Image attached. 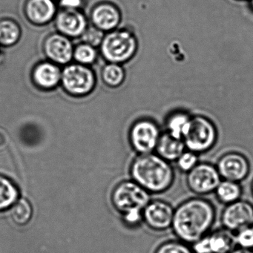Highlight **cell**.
Listing matches in <instances>:
<instances>
[{
    "label": "cell",
    "mask_w": 253,
    "mask_h": 253,
    "mask_svg": "<svg viewBox=\"0 0 253 253\" xmlns=\"http://www.w3.org/2000/svg\"><path fill=\"white\" fill-rule=\"evenodd\" d=\"M215 219L212 203L197 197L186 200L174 210L171 228L179 241L192 245L210 233Z\"/></svg>",
    "instance_id": "obj_1"
},
{
    "label": "cell",
    "mask_w": 253,
    "mask_h": 253,
    "mask_svg": "<svg viewBox=\"0 0 253 253\" xmlns=\"http://www.w3.org/2000/svg\"><path fill=\"white\" fill-rule=\"evenodd\" d=\"M129 173L131 180L150 194L167 192L175 178L171 163L156 153L137 155L131 162Z\"/></svg>",
    "instance_id": "obj_2"
},
{
    "label": "cell",
    "mask_w": 253,
    "mask_h": 253,
    "mask_svg": "<svg viewBox=\"0 0 253 253\" xmlns=\"http://www.w3.org/2000/svg\"><path fill=\"white\" fill-rule=\"evenodd\" d=\"M217 137L218 132L215 124L207 117L196 115L192 117L183 140L187 150L201 155L215 146Z\"/></svg>",
    "instance_id": "obj_3"
},
{
    "label": "cell",
    "mask_w": 253,
    "mask_h": 253,
    "mask_svg": "<svg viewBox=\"0 0 253 253\" xmlns=\"http://www.w3.org/2000/svg\"><path fill=\"white\" fill-rule=\"evenodd\" d=\"M151 194L134 180H126L118 183L112 194V202L121 214L143 211L151 201Z\"/></svg>",
    "instance_id": "obj_4"
},
{
    "label": "cell",
    "mask_w": 253,
    "mask_h": 253,
    "mask_svg": "<svg viewBox=\"0 0 253 253\" xmlns=\"http://www.w3.org/2000/svg\"><path fill=\"white\" fill-rule=\"evenodd\" d=\"M161 134V128L155 121L143 118L136 121L130 127L128 141L137 155L154 153Z\"/></svg>",
    "instance_id": "obj_5"
},
{
    "label": "cell",
    "mask_w": 253,
    "mask_h": 253,
    "mask_svg": "<svg viewBox=\"0 0 253 253\" xmlns=\"http://www.w3.org/2000/svg\"><path fill=\"white\" fill-rule=\"evenodd\" d=\"M137 48L136 38L127 31H117L109 34L103 40V55L113 63H125L135 54Z\"/></svg>",
    "instance_id": "obj_6"
},
{
    "label": "cell",
    "mask_w": 253,
    "mask_h": 253,
    "mask_svg": "<svg viewBox=\"0 0 253 253\" xmlns=\"http://www.w3.org/2000/svg\"><path fill=\"white\" fill-rule=\"evenodd\" d=\"M221 180L217 167L210 163H199L186 176L188 188L198 196L214 192Z\"/></svg>",
    "instance_id": "obj_7"
},
{
    "label": "cell",
    "mask_w": 253,
    "mask_h": 253,
    "mask_svg": "<svg viewBox=\"0 0 253 253\" xmlns=\"http://www.w3.org/2000/svg\"><path fill=\"white\" fill-rule=\"evenodd\" d=\"M174 207L163 200H151L143 210V221L149 229L163 232L171 227Z\"/></svg>",
    "instance_id": "obj_8"
},
{
    "label": "cell",
    "mask_w": 253,
    "mask_h": 253,
    "mask_svg": "<svg viewBox=\"0 0 253 253\" xmlns=\"http://www.w3.org/2000/svg\"><path fill=\"white\" fill-rule=\"evenodd\" d=\"M216 167L223 180L238 183L248 177L251 169L248 158L236 152H228L220 157Z\"/></svg>",
    "instance_id": "obj_9"
},
{
    "label": "cell",
    "mask_w": 253,
    "mask_h": 253,
    "mask_svg": "<svg viewBox=\"0 0 253 253\" xmlns=\"http://www.w3.org/2000/svg\"><path fill=\"white\" fill-rule=\"evenodd\" d=\"M220 220L223 228L235 233L253 224V205L241 200L226 205L222 211Z\"/></svg>",
    "instance_id": "obj_10"
},
{
    "label": "cell",
    "mask_w": 253,
    "mask_h": 253,
    "mask_svg": "<svg viewBox=\"0 0 253 253\" xmlns=\"http://www.w3.org/2000/svg\"><path fill=\"white\" fill-rule=\"evenodd\" d=\"M63 81L66 89L74 94H85L89 92L94 85L92 73L81 66H69L65 69Z\"/></svg>",
    "instance_id": "obj_11"
},
{
    "label": "cell",
    "mask_w": 253,
    "mask_h": 253,
    "mask_svg": "<svg viewBox=\"0 0 253 253\" xmlns=\"http://www.w3.org/2000/svg\"><path fill=\"white\" fill-rule=\"evenodd\" d=\"M186 150L183 139L177 138L165 131L161 134L155 152L168 162H176Z\"/></svg>",
    "instance_id": "obj_12"
},
{
    "label": "cell",
    "mask_w": 253,
    "mask_h": 253,
    "mask_svg": "<svg viewBox=\"0 0 253 253\" xmlns=\"http://www.w3.org/2000/svg\"><path fill=\"white\" fill-rule=\"evenodd\" d=\"M207 238L211 253H230L236 244L235 233L223 227L210 232Z\"/></svg>",
    "instance_id": "obj_13"
},
{
    "label": "cell",
    "mask_w": 253,
    "mask_h": 253,
    "mask_svg": "<svg viewBox=\"0 0 253 253\" xmlns=\"http://www.w3.org/2000/svg\"><path fill=\"white\" fill-rule=\"evenodd\" d=\"M121 14L116 7L110 4L99 5L93 12V21L101 30H111L119 24Z\"/></svg>",
    "instance_id": "obj_14"
},
{
    "label": "cell",
    "mask_w": 253,
    "mask_h": 253,
    "mask_svg": "<svg viewBox=\"0 0 253 253\" xmlns=\"http://www.w3.org/2000/svg\"><path fill=\"white\" fill-rule=\"evenodd\" d=\"M57 26L66 35L78 36L85 29V20L82 14L71 9L58 16Z\"/></svg>",
    "instance_id": "obj_15"
},
{
    "label": "cell",
    "mask_w": 253,
    "mask_h": 253,
    "mask_svg": "<svg viewBox=\"0 0 253 253\" xmlns=\"http://www.w3.org/2000/svg\"><path fill=\"white\" fill-rule=\"evenodd\" d=\"M45 49L48 55L57 63H67L72 57V44L64 37L55 35L50 38L46 42Z\"/></svg>",
    "instance_id": "obj_16"
},
{
    "label": "cell",
    "mask_w": 253,
    "mask_h": 253,
    "mask_svg": "<svg viewBox=\"0 0 253 253\" xmlns=\"http://www.w3.org/2000/svg\"><path fill=\"white\" fill-rule=\"evenodd\" d=\"M28 14L32 21L43 23L54 14V5L51 0H31L27 7Z\"/></svg>",
    "instance_id": "obj_17"
},
{
    "label": "cell",
    "mask_w": 253,
    "mask_h": 253,
    "mask_svg": "<svg viewBox=\"0 0 253 253\" xmlns=\"http://www.w3.org/2000/svg\"><path fill=\"white\" fill-rule=\"evenodd\" d=\"M192 117L183 112L171 113L166 120V131L177 138L183 139L189 128Z\"/></svg>",
    "instance_id": "obj_18"
},
{
    "label": "cell",
    "mask_w": 253,
    "mask_h": 253,
    "mask_svg": "<svg viewBox=\"0 0 253 253\" xmlns=\"http://www.w3.org/2000/svg\"><path fill=\"white\" fill-rule=\"evenodd\" d=\"M214 194L219 202L229 205L241 200L242 187L238 182L222 180L214 191Z\"/></svg>",
    "instance_id": "obj_19"
},
{
    "label": "cell",
    "mask_w": 253,
    "mask_h": 253,
    "mask_svg": "<svg viewBox=\"0 0 253 253\" xmlns=\"http://www.w3.org/2000/svg\"><path fill=\"white\" fill-rule=\"evenodd\" d=\"M19 198L17 186L8 177L0 175V211L12 207Z\"/></svg>",
    "instance_id": "obj_20"
},
{
    "label": "cell",
    "mask_w": 253,
    "mask_h": 253,
    "mask_svg": "<svg viewBox=\"0 0 253 253\" xmlns=\"http://www.w3.org/2000/svg\"><path fill=\"white\" fill-rule=\"evenodd\" d=\"M35 77L37 82L41 86L51 88L58 82L60 71L52 65L42 64L37 69Z\"/></svg>",
    "instance_id": "obj_21"
},
{
    "label": "cell",
    "mask_w": 253,
    "mask_h": 253,
    "mask_svg": "<svg viewBox=\"0 0 253 253\" xmlns=\"http://www.w3.org/2000/svg\"><path fill=\"white\" fill-rule=\"evenodd\" d=\"M11 217L15 223L19 225H24L30 220L32 215V208L30 203L25 199H19L11 210Z\"/></svg>",
    "instance_id": "obj_22"
},
{
    "label": "cell",
    "mask_w": 253,
    "mask_h": 253,
    "mask_svg": "<svg viewBox=\"0 0 253 253\" xmlns=\"http://www.w3.org/2000/svg\"><path fill=\"white\" fill-rule=\"evenodd\" d=\"M105 82L110 86L116 87L121 85L125 79V72L121 66L116 63L108 65L103 73Z\"/></svg>",
    "instance_id": "obj_23"
},
{
    "label": "cell",
    "mask_w": 253,
    "mask_h": 253,
    "mask_svg": "<svg viewBox=\"0 0 253 253\" xmlns=\"http://www.w3.org/2000/svg\"><path fill=\"white\" fill-rule=\"evenodd\" d=\"M18 27L9 21L0 23V42L5 45L14 43L19 38Z\"/></svg>",
    "instance_id": "obj_24"
},
{
    "label": "cell",
    "mask_w": 253,
    "mask_h": 253,
    "mask_svg": "<svg viewBox=\"0 0 253 253\" xmlns=\"http://www.w3.org/2000/svg\"><path fill=\"white\" fill-rule=\"evenodd\" d=\"M155 253H195L189 244L181 241H169L161 244Z\"/></svg>",
    "instance_id": "obj_25"
},
{
    "label": "cell",
    "mask_w": 253,
    "mask_h": 253,
    "mask_svg": "<svg viewBox=\"0 0 253 253\" xmlns=\"http://www.w3.org/2000/svg\"><path fill=\"white\" fill-rule=\"evenodd\" d=\"M198 155L186 149L176 161L177 168L182 172L189 173L199 164Z\"/></svg>",
    "instance_id": "obj_26"
},
{
    "label": "cell",
    "mask_w": 253,
    "mask_h": 253,
    "mask_svg": "<svg viewBox=\"0 0 253 253\" xmlns=\"http://www.w3.org/2000/svg\"><path fill=\"white\" fill-rule=\"evenodd\" d=\"M235 243L239 248L253 250V224L235 232Z\"/></svg>",
    "instance_id": "obj_27"
},
{
    "label": "cell",
    "mask_w": 253,
    "mask_h": 253,
    "mask_svg": "<svg viewBox=\"0 0 253 253\" xmlns=\"http://www.w3.org/2000/svg\"><path fill=\"white\" fill-rule=\"evenodd\" d=\"M96 52L90 45H81L77 49L75 57L78 61L84 63H90L94 61Z\"/></svg>",
    "instance_id": "obj_28"
},
{
    "label": "cell",
    "mask_w": 253,
    "mask_h": 253,
    "mask_svg": "<svg viewBox=\"0 0 253 253\" xmlns=\"http://www.w3.org/2000/svg\"><path fill=\"white\" fill-rule=\"evenodd\" d=\"M122 216V220L125 226L136 228L143 223V211H132Z\"/></svg>",
    "instance_id": "obj_29"
},
{
    "label": "cell",
    "mask_w": 253,
    "mask_h": 253,
    "mask_svg": "<svg viewBox=\"0 0 253 253\" xmlns=\"http://www.w3.org/2000/svg\"><path fill=\"white\" fill-rule=\"evenodd\" d=\"M84 41L91 45H97L103 41V33L100 30L91 28L84 36Z\"/></svg>",
    "instance_id": "obj_30"
},
{
    "label": "cell",
    "mask_w": 253,
    "mask_h": 253,
    "mask_svg": "<svg viewBox=\"0 0 253 253\" xmlns=\"http://www.w3.org/2000/svg\"><path fill=\"white\" fill-rule=\"evenodd\" d=\"M81 3V0H62V5L71 8V9H74V8L80 6Z\"/></svg>",
    "instance_id": "obj_31"
},
{
    "label": "cell",
    "mask_w": 253,
    "mask_h": 253,
    "mask_svg": "<svg viewBox=\"0 0 253 253\" xmlns=\"http://www.w3.org/2000/svg\"><path fill=\"white\" fill-rule=\"evenodd\" d=\"M230 253H253V250L242 248L234 249Z\"/></svg>",
    "instance_id": "obj_32"
},
{
    "label": "cell",
    "mask_w": 253,
    "mask_h": 253,
    "mask_svg": "<svg viewBox=\"0 0 253 253\" xmlns=\"http://www.w3.org/2000/svg\"><path fill=\"white\" fill-rule=\"evenodd\" d=\"M251 189H252V192H253V182H252Z\"/></svg>",
    "instance_id": "obj_33"
},
{
    "label": "cell",
    "mask_w": 253,
    "mask_h": 253,
    "mask_svg": "<svg viewBox=\"0 0 253 253\" xmlns=\"http://www.w3.org/2000/svg\"><path fill=\"white\" fill-rule=\"evenodd\" d=\"M251 5H252V8H253V0H251Z\"/></svg>",
    "instance_id": "obj_34"
}]
</instances>
